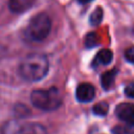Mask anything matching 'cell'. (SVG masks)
I'll list each match as a JSON object with an SVG mask.
<instances>
[{
	"label": "cell",
	"instance_id": "obj_11",
	"mask_svg": "<svg viewBox=\"0 0 134 134\" xmlns=\"http://www.w3.org/2000/svg\"><path fill=\"white\" fill-rule=\"evenodd\" d=\"M102 20H103V9H102L100 7H96V8L92 12V14L90 15V17H89V22H90L91 25L96 26V25L100 24Z\"/></svg>",
	"mask_w": 134,
	"mask_h": 134
},
{
	"label": "cell",
	"instance_id": "obj_8",
	"mask_svg": "<svg viewBox=\"0 0 134 134\" xmlns=\"http://www.w3.org/2000/svg\"><path fill=\"white\" fill-rule=\"evenodd\" d=\"M34 0H9V9L13 13H23L32 5Z\"/></svg>",
	"mask_w": 134,
	"mask_h": 134
},
{
	"label": "cell",
	"instance_id": "obj_5",
	"mask_svg": "<svg viewBox=\"0 0 134 134\" xmlns=\"http://www.w3.org/2000/svg\"><path fill=\"white\" fill-rule=\"evenodd\" d=\"M115 113L120 120L134 126V104L121 103L116 107Z\"/></svg>",
	"mask_w": 134,
	"mask_h": 134
},
{
	"label": "cell",
	"instance_id": "obj_3",
	"mask_svg": "<svg viewBox=\"0 0 134 134\" xmlns=\"http://www.w3.org/2000/svg\"><path fill=\"white\" fill-rule=\"evenodd\" d=\"M51 29V21L47 14L40 13L34 16L27 27H26V36L29 40L35 42H41L45 40Z\"/></svg>",
	"mask_w": 134,
	"mask_h": 134
},
{
	"label": "cell",
	"instance_id": "obj_6",
	"mask_svg": "<svg viewBox=\"0 0 134 134\" xmlns=\"http://www.w3.org/2000/svg\"><path fill=\"white\" fill-rule=\"evenodd\" d=\"M94 95H95V89L89 83L80 84L76 88V91H75L76 99L81 103L91 102L94 98Z\"/></svg>",
	"mask_w": 134,
	"mask_h": 134
},
{
	"label": "cell",
	"instance_id": "obj_10",
	"mask_svg": "<svg viewBox=\"0 0 134 134\" xmlns=\"http://www.w3.org/2000/svg\"><path fill=\"white\" fill-rule=\"evenodd\" d=\"M108 110H109V105L106 102H99L95 104L92 108V112L97 116H105L108 113Z\"/></svg>",
	"mask_w": 134,
	"mask_h": 134
},
{
	"label": "cell",
	"instance_id": "obj_4",
	"mask_svg": "<svg viewBox=\"0 0 134 134\" xmlns=\"http://www.w3.org/2000/svg\"><path fill=\"white\" fill-rule=\"evenodd\" d=\"M0 134H47L46 128L38 122L12 119L2 125Z\"/></svg>",
	"mask_w": 134,
	"mask_h": 134
},
{
	"label": "cell",
	"instance_id": "obj_9",
	"mask_svg": "<svg viewBox=\"0 0 134 134\" xmlns=\"http://www.w3.org/2000/svg\"><path fill=\"white\" fill-rule=\"evenodd\" d=\"M116 74H117V70L116 69L109 70V71H107V72L102 74V76H100V84H102V87L105 90H108V89H110L113 86Z\"/></svg>",
	"mask_w": 134,
	"mask_h": 134
},
{
	"label": "cell",
	"instance_id": "obj_15",
	"mask_svg": "<svg viewBox=\"0 0 134 134\" xmlns=\"http://www.w3.org/2000/svg\"><path fill=\"white\" fill-rule=\"evenodd\" d=\"M80 3H82V4H86V3H89V2H91L92 0H77Z\"/></svg>",
	"mask_w": 134,
	"mask_h": 134
},
{
	"label": "cell",
	"instance_id": "obj_7",
	"mask_svg": "<svg viewBox=\"0 0 134 134\" xmlns=\"http://www.w3.org/2000/svg\"><path fill=\"white\" fill-rule=\"evenodd\" d=\"M112 59H113V53L110 49H107V48L102 49L96 53L92 62V66L96 67L98 65H108L112 61Z\"/></svg>",
	"mask_w": 134,
	"mask_h": 134
},
{
	"label": "cell",
	"instance_id": "obj_1",
	"mask_svg": "<svg viewBox=\"0 0 134 134\" xmlns=\"http://www.w3.org/2000/svg\"><path fill=\"white\" fill-rule=\"evenodd\" d=\"M49 63L46 55L41 53H30L25 57L19 66L21 77L28 82H38L46 76Z\"/></svg>",
	"mask_w": 134,
	"mask_h": 134
},
{
	"label": "cell",
	"instance_id": "obj_13",
	"mask_svg": "<svg viewBox=\"0 0 134 134\" xmlns=\"http://www.w3.org/2000/svg\"><path fill=\"white\" fill-rule=\"evenodd\" d=\"M125 59H126L128 62L134 64V46L129 47V48L125 51Z\"/></svg>",
	"mask_w": 134,
	"mask_h": 134
},
{
	"label": "cell",
	"instance_id": "obj_12",
	"mask_svg": "<svg viewBox=\"0 0 134 134\" xmlns=\"http://www.w3.org/2000/svg\"><path fill=\"white\" fill-rule=\"evenodd\" d=\"M99 43V37L95 32H89L85 38V46L87 48H92L98 45Z\"/></svg>",
	"mask_w": 134,
	"mask_h": 134
},
{
	"label": "cell",
	"instance_id": "obj_2",
	"mask_svg": "<svg viewBox=\"0 0 134 134\" xmlns=\"http://www.w3.org/2000/svg\"><path fill=\"white\" fill-rule=\"evenodd\" d=\"M31 104L43 111H52L61 106L62 98L59 90L55 87H51L48 90L37 89L30 94Z\"/></svg>",
	"mask_w": 134,
	"mask_h": 134
},
{
	"label": "cell",
	"instance_id": "obj_14",
	"mask_svg": "<svg viewBox=\"0 0 134 134\" xmlns=\"http://www.w3.org/2000/svg\"><path fill=\"white\" fill-rule=\"evenodd\" d=\"M125 94L128 97L134 98V83H130L125 87Z\"/></svg>",
	"mask_w": 134,
	"mask_h": 134
}]
</instances>
